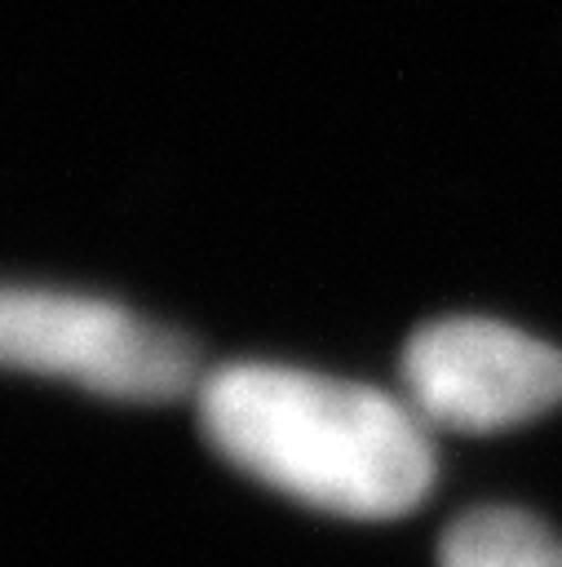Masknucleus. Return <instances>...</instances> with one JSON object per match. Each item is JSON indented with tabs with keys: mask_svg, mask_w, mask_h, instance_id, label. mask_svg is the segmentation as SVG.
I'll use <instances>...</instances> for the list:
<instances>
[{
	"mask_svg": "<svg viewBox=\"0 0 562 567\" xmlns=\"http://www.w3.org/2000/svg\"><path fill=\"white\" fill-rule=\"evenodd\" d=\"M195 394L208 443L301 505L341 518H398L434 483L425 421L376 385L279 363H226Z\"/></svg>",
	"mask_w": 562,
	"mask_h": 567,
	"instance_id": "f257e3e1",
	"label": "nucleus"
},
{
	"mask_svg": "<svg viewBox=\"0 0 562 567\" xmlns=\"http://www.w3.org/2000/svg\"><path fill=\"white\" fill-rule=\"evenodd\" d=\"M0 359L128 403H168L204 385L199 350L181 332L102 297L22 284L0 301Z\"/></svg>",
	"mask_w": 562,
	"mask_h": 567,
	"instance_id": "f03ea898",
	"label": "nucleus"
},
{
	"mask_svg": "<svg viewBox=\"0 0 562 567\" xmlns=\"http://www.w3.org/2000/svg\"><path fill=\"white\" fill-rule=\"evenodd\" d=\"M407 403L425 425L487 434L562 403V350L496 319H438L398 359Z\"/></svg>",
	"mask_w": 562,
	"mask_h": 567,
	"instance_id": "7ed1b4c3",
	"label": "nucleus"
},
{
	"mask_svg": "<svg viewBox=\"0 0 562 567\" xmlns=\"http://www.w3.org/2000/svg\"><path fill=\"white\" fill-rule=\"evenodd\" d=\"M438 567H562V540L522 509L487 505L443 532Z\"/></svg>",
	"mask_w": 562,
	"mask_h": 567,
	"instance_id": "20e7f679",
	"label": "nucleus"
}]
</instances>
